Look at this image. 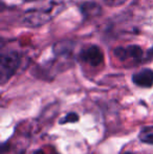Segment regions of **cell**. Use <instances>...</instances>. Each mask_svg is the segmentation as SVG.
I'll use <instances>...</instances> for the list:
<instances>
[{
  "label": "cell",
  "instance_id": "12",
  "mask_svg": "<svg viewBox=\"0 0 153 154\" xmlns=\"http://www.w3.org/2000/svg\"><path fill=\"white\" fill-rule=\"evenodd\" d=\"M123 154H133L132 152H125V153H123Z\"/></svg>",
  "mask_w": 153,
  "mask_h": 154
},
{
  "label": "cell",
  "instance_id": "6",
  "mask_svg": "<svg viewBox=\"0 0 153 154\" xmlns=\"http://www.w3.org/2000/svg\"><path fill=\"white\" fill-rule=\"evenodd\" d=\"M101 10L102 8H100V5L93 2H85L81 6V12L85 18H93L99 16L102 12Z\"/></svg>",
  "mask_w": 153,
  "mask_h": 154
},
{
  "label": "cell",
  "instance_id": "5",
  "mask_svg": "<svg viewBox=\"0 0 153 154\" xmlns=\"http://www.w3.org/2000/svg\"><path fill=\"white\" fill-rule=\"evenodd\" d=\"M132 82L139 87L151 88L153 86V70L145 68L132 75Z\"/></svg>",
  "mask_w": 153,
  "mask_h": 154
},
{
  "label": "cell",
  "instance_id": "7",
  "mask_svg": "<svg viewBox=\"0 0 153 154\" xmlns=\"http://www.w3.org/2000/svg\"><path fill=\"white\" fill-rule=\"evenodd\" d=\"M139 138L142 143L153 145V126H145L141 129Z\"/></svg>",
  "mask_w": 153,
  "mask_h": 154
},
{
  "label": "cell",
  "instance_id": "2",
  "mask_svg": "<svg viewBox=\"0 0 153 154\" xmlns=\"http://www.w3.org/2000/svg\"><path fill=\"white\" fill-rule=\"evenodd\" d=\"M21 64V56L18 51H10L2 53L0 59V81L1 84L8 82L18 70Z\"/></svg>",
  "mask_w": 153,
  "mask_h": 154
},
{
  "label": "cell",
  "instance_id": "9",
  "mask_svg": "<svg viewBox=\"0 0 153 154\" xmlns=\"http://www.w3.org/2000/svg\"><path fill=\"white\" fill-rule=\"evenodd\" d=\"M105 2V4L112 8H116V6H121L127 1V0H103Z\"/></svg>",
  "mask_w": 153,
  "mask_h": 154
},
{
  "label": "cell",
  "instance_id": "1",
  "mask_svg": "<svg viewBox=\"0 0 153 154\" xmlns=\"http://www.w3.org/2000/svg\"><path fill=\"white\" fill-rule=\"evenodd\" d=\"M64 5L60 2H51L49 4L42 6V8H31L23 15L22 24L29 27H39L46 24L47 22L54 19L62 10Z\"/></svg>",
  "mask_w": 153,
  "mask_h": 154
},
{
  "label": "cell",
  "instance_id": "3",
  "mask_svg": "<svg viewBox=\"0 0 153 154\" xmlns=\"http://www.w3.org/2000/svg\"><path fill=\"white\" fill-rule=\"evenodd\" d=\"M115 56L121 62L139 63L143 60V49L136 45H129L126 47H118L115 49Z\"/></svg>",
  "mask_w": 153,
  "mask_h": 154
},
{
  "label": "cell",
  "instance_id": "8",
  "mask_svg": "<svg viewBox=\"0 0 153 154\" xmlns=\"http://www.w3.org/2000/svg\"><path fill=\"white\" fill-rule=\"evenodd\" d=\"M79 121V116L75 112H70L68 113L67 116H65L63 119L60 120V124L63 125V124H66V123H75V122H78Z\"/></svg>",
  "mask_w": 153,
  "mask_h": 154
},
{
  "label": "cell",
  "instance_id": "10",
  "mask_svg": "<svg viewBox=\"0 0 153 154\" xmlns=\"http://www.w3.org/2000/svg\"><path fill=\"white\" fill-rule=\"evenodd\" d=\"M33 154H47L46 152H45L44 150H42V149H39V150H37V151H35Z\"/></svg>",
  "mask_w": 153,
  "mask_h": 154
},
{
  "label": "cell",
  "instance_id": "11",
  "mask_svg": "<svg viewBox=\"0 0 153 154\" xmlns=\"http://www.w3.org/2000/svg\"><path fill=\"white\" fill-rule=\"evenodd\" d=\"M24 2H38V1H42V0H22Z\"/></svg>",
  "mask_w": 153,
  "mask_h": 154
},
{
  "label": "cell",
  "instance_id": "4",
  "mask_svg": "<svg viewBox=\"0 0 153 154\" xmlns=\"http://www.w3.org/2000/svg\"><path fill=\"white\" fill-rule=\"evenodd\" d=\"M80 60L89 66L98 67L104 61V54L96 45H90L80 53Z\"/></svg>",
  "mask_w": 153,
  "mask_h": 154
}]
</instances>
